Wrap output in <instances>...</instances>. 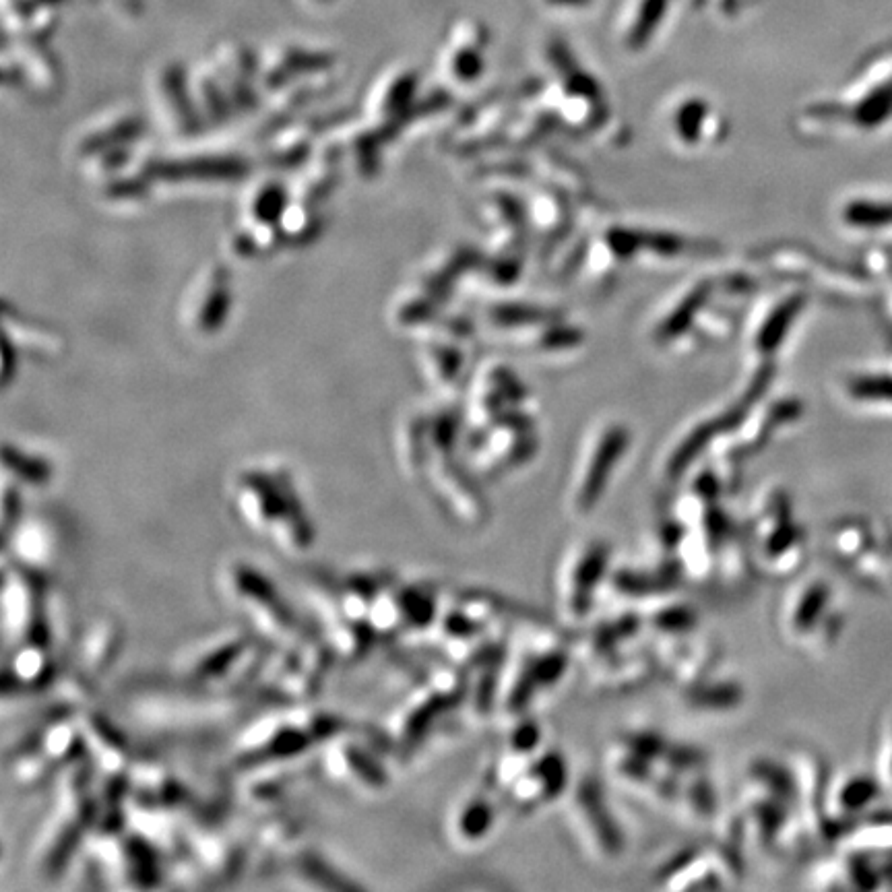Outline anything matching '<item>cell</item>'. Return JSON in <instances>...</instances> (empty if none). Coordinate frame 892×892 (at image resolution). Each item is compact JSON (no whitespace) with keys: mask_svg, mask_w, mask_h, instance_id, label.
I'll list each match as a JSON object with an SVG mask.
<instances>
[{"mask_svg":"<svg viewBox=\"0 0 892 892\" xmlns=\"http://www.w3.org/2000/svg\"><path fill=\"white\" fill-rule=\"evenodd\" d=\"M746 535L752 564L764 575L791 577L802 570L808 554V537L795 517L791 498L781 488H769L758 494L752 504Z\"/></svg>","mask_w":892,"mask_h":892,"instance_id":"cell-7","label":"cell"},{"mask_svg":"<svg viewBox=\"0 0 892 892\" xmlns=\"http://www.w3.org/2000/svg\"><path fill=\"white\" fill-rule=\"evenodd\" d=\"M271 651L273 647L246 626L215 632L186 647L172 663L166 680L223 692L267 690L263 680Z\"/></svg>","mask_w":892,"mask_h":892,"instance_id":"cell-4","label":"cell"},{"mask_svg":"<svg viewBox=\"0 0 892 892\" xmlns=\"http://www.w3.org/2000/svg\"><path fill=\"white\" fill-rule=\"evenodd\" d=\"M665 7H667V0H641L639 9H636L634 25H632V38L645 40L647 36H651L653 27L659 23V19L665 13Z\"/></svg>","mask_w":892,"mask_h":892,"instance_id":"cell-21","label":"cell"},{"mask_svg":"<svg viewBox=\"0 0 892 892\" xmlns=\"http://www.w3.org/2000/svg\"><path fill=\"white\" fill-rule=\"evenodd\" d=\"M847 217L862 226H884V223H892V205L886 203H857L849 209Z\"/></svg>","mask_w":892,"mask_h":892,"instance_id":"cell-22","label":"cell"},{"mask_svg":"<svg viewBox=\"0 0 892 892\" xmlns=\"http://www.w3.org/2000/svg\"><path fill=\"white\" fill-rule=\"evenodd\" d=\"M746 698L744 686L736 680H721L711 674L709 678L700 680L694 686L686 688V703L690 709L709 715H725L742 707Z\"/></svg>","mask_w":892,"mask_h":892,"instance_id":"cell-17","label":"cell"},{"mask_svg":"<svg viewBox=\"0 0 892 892\" xmlns=\"http://www.w3.org/2000/svg\"><path fill=\"white\" fill-rule=\"evenodd\" d=\"M219 589L244 626L271 647L290 645L314 628L263 572L246 560H230L219 572Z\"/></svg>","mask_w":892,"mask_h":892,"instance_id":"cell-5","label":"cell"},{"mask_svg":"<svg viewBox=\"0 0 892 892\" xmlns=\"http://www.w3.org/2000/svg\"><path fill=\"white\" fill-rule=\"evenodd\" d=\"M81 725L87 746V756L98 777L129 775L139 758L131 738L104 713L83 709Z\"/></svg>","mask_w":892,"mask_h":892,"instance_id":"cell-13","label":"cell"},{"mask_svg":"<svg viewBox=\"0 0 892 892\" xmlns=\"http://www.w3.org/2000/svg\"><path fill=\"white\" fill-rule=\"evenodd\" d=\"M874 798V783L864 775H847L833 787H826V826L839 818H851L866 810Z\"/></svg>","mask_w":892,"mask_h":892,"instance_id":"cell-18","label":"cell"},{"mask_svg":"<svg viewBox=\"0 0 892 892\" xmlns=\"http://www.w3.org/2000/svg\"><path fill=\"white\" fill-rule=\"evenodd\" d=\"M306 703H279L261 709L240 723L230 744L232 773L257 764L306 758L327 740L352 725L347 717Z\"/></svg>","mask_w":892,"mask_h":892,"instance_id":"cell-2","label":"cell"},{"mask_svg":"<svg viewBox=\"0 0 892 892\" xmlns=\"http://www.w3.org/2000/svg\"><path fill=\"white\" fill-rule=\"evenodd\" d=\"M124 643V630L112 616H102L89 622L83 639L77 645L69 672L83 680L89 688L102 680L116 663Z\"/></svg>","mask_w":892,"mask_h":892,"instance_id":"cell-15","label":"cell"},{"mask_svg":"<svg viewBox=\"0 0 892 892\" xmlns=\"http://www.w3.org/2000/svg\"><path fill=\"white\" fill-rule=\"evenodd\" d=\"M779 630L783 639L798 649L816 651L835 643L841 624L833 587L822 577L793 585L781 603Z\"/></svg>","mask_w":892,"mask_h":892,"instance_id":"cell-9","label":"cell"},{"mask_svg":"<svg viewBox=\"0 0 892 892\" xmlns=\"http://www.w3.org/2000/svg\"><path fill=\"white\" fill-rule=\"evenodd\" d=\"M5 477H11L19 486H44L50 482L52 467L46 459L25 453L21 449L5 446Z\"/></svg>","mask_w":892,"mask_h":892,"instance_id":"cell-19","label":"cell"},{"mask_svg":"<svg viewBox=\"0 0 892 892\" xmlns=\"http://www.w3.org/2000/svg\"><path fill=\"white\" fill-rule=\"evenodd\" d=\"M570 785V769L564 754L544 748L525 764L513 783L504 789V795L519 812H535L564 798Z\"/></svg>","mask_w":892,"mask_h":892,"instance_id":"cell-11","label":"cell"},{"mask_svg":"<svg viewBox=\"0 0 892 892\" xmlns=\"http://www.w3.org/2000/svg\"><path fill=\"white\" fill-rule=\"evenodd\" d=\"M490 785L463 793L444 820V835L455 849H482L498 831L500 810Z\"/></svg>","mask_w":892,"mask_h":892,"instance_id":"cell-12","label":"cell"},{"mask_svg":"<svg viewBox=\"0 0 892 892\" xmlns=\"http://www.w3.org/2000/svg\"><path fill=\"white\" fill-rule=\"evenodd\" d=\"M566 795L568 822L585 853L597 862H616L626 851V835L601 783L585 775L570 785Z\"/></svg>","mask_w":892,"mask_h":892,"instance_id":"cell-10","label":"cell"},{"mask_svg":"<svg viewBox=\"0 0 892 892\" xmlns=\"http://www.w3.org/2000/svg\"><path fill=\"white\" fill-rule=\"evenodd\" d=\"M98 775L87 758L52 783V802L31 845V866L44 880L67 876L98 816Z\"/></svg>","mask_w":892,"mask_h":892,"instance_id":"cell-3","label":"cell"},{"mask_svg":"<svg viewBox=\"0 0 892 892\" xmlns=\"http://www.w3.org/2000/svg\"><path fill=\"white\" fill-rule=\"evenodd\" d=\"M391 746L378 727L352 723L316 752L318 777L358 795H380L391 783Z\"/></svg>","mask_w":892,"mask_h":892,"instance_id":"cell-6","label":"cell"},{"mask_svg":"<svg viewBox=\"0 0 892 892\" xmlns=\"http://www.w3.org/2000/svg\"><path fill=\"white\" fill-rule=\"evenodd\" d=\"M853 393L857 397H864V399L892 401V378L890 376L859 378L853 385Z\"/></svg>","mask_w":892,"mask_h":892,"instance_id":"cell-23","label":"cell"},{"mask_svg":"<svg viewBox=\"0 0 892 892\" xmlns=\"http://www.w3.org/2000/svg\"><path fill=\"white\" fill-rule=\"evenodd\" d=\"M612 546L599 537H587L570 546L556 570L554 597L564 624H585L603 585L612 575Z\"/></svg>","mask_w":892,"mask_h":892,"instance_id":"cell-8","label":"cell"},{"mask_svg":"<svg viewBox=\"0 0 892 892\" xmlns=\"http://www.w3.org/2000/svg\"><path fill=\"white\" fill-rule=\"evenodd\" d=\"M325 3H327V0H325Z\"/></svg>","mask_w":892,"mask_h":892,"instance_id":"cell-25","label":"cell"},{"mask_svg":"<svg viewBox=\"0 0 892 892\" xmlns=\"http://www.w3.org/2000/svg\"><path fill=\"white\" fill-rule=\"evenodd\" d=\"M548 5H554V7H566V9H577V7H585V5H589L591 0H546Z\"/></svg>","mask_w":892,"mask_h":892,"instance_id":"cell-24","label":"cell"},{"mask_svg":"<svg viewBox=\"0 0 892 892\" xmlns=\"http://www.w3.org/2000/svg\"><path fill=\"white\" fill-rule=\"evenodd\" d=\"M624 451V440L620 432H612L605 436L599 444L597 451H593L581 471H577L575 480L568 490V511L575 519H587L593 515L599 502L603 500L605 492H608L610 480L614 475L616 463L620 461V455Z\"/></svg>","mask_w":892,"mask_h":892,"instance_id":"cell-14","label":"cell"},{"mask_svg":"<svg viewBox=\"0 0 892 892\" xmlns=\"http://www.w3.org/2000/svg\"><path fill=\"white\" fill-rule=\"evenodd\" d=\"M866 124H878L892 114V77H888L878 89H874L862 108L857 110Z\"/></svg>","mask_w":892,"mask_h":892,"instance_id":"cell-20","label":"cell"},{"mask_svg":"<svg viewBox=\"0 0 892 892\" xmlns=\"http://www.w3.org/2000/svg\"><path fill=\"white\" fill-rule=\"evenodd\" d=\"M234 519L281 556L300 558L316 544V527L285 467L240 471L230 490Z\"/></svg>","mask_w":892,"mask_h":892,"instance_id":"cell-1","label":"cell"},{"mask_svg":"<svg viewBox=\"0 0 892 892\" xmlns=\"http://www.w3.org/2000/svg\"><path fill=\"white\" fill-rule=\"evenodd\" d=\"M58 554V535L46 519L23 517L5 535V554L25 566L48 572Z\"/></svg>","mask_w":892,"mask_h":892,"instance_id":"cell-16","label":"cell"}]
</instances>
